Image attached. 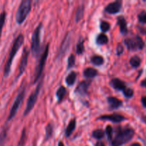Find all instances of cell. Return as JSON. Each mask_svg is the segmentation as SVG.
<instances>
[{
    "instance_id": "8",
    "label": "cell",
    "mask_w": 146,
    "mask_h": 146,
    "mask_svg": "<svg viewBox=\"0 0 146 146\" xmlns=\"http://www.w3.org/2000/svg\"><path fill=\"white\" fill-rule=\"evenodd\" d=\"M43 24L40 23L36 28L34 30L31 38V50L33 56H36L38 54L41 45V31L42 29Z\"/></svg>"
},
{
    "instance_id": "4",
    "label": "cell",
    "mask_w": 146,
    "mask_h": 146,
    "mask_svg": "<svg viewBox=\"0 0 146 146\" xmlns=\"http://www.w3.org/2000/svg\"><path fill=\"white\" fill-rule=\"evenodd\" d=\"M25 94L26 87L21 86V89H20L19 94H17V97H16L14 103H13L12 106H11V109H10L9 114L8 115V118H7V122H9V121H10L11 120H12L13 118L15 117L16 114L18 112L20 106H21V104H22L23 101H24V97H25Z\"/></svg>"
},
{
    "instance_id": "20",
    "label": "cell",
    "mask_w": 146,
    "mask_h": 146,
    "mask_svg": "<svg viewBox=\"0 0 146 146\" xmlns=\"http://www.w3.org/2000/svg\"><path fill=\"white\" fill-rule=\"evenodd\" d=\"M66 93V88L64 86H61L58 88V90L56 91V95L58 103H60L63 99H64Z\"/></svg>"
},
{
    "instance_id": "1",
    "label": "cell",
    "mask_w": 146,
    "mask_h": 146,
    "mask_svg": "<svg viewBox=\"0 0 146 146\" xmlns=\"http://www.w3.org/2000/svg\"><path fill=\"white\" fill-rule=\"evenodd\" d=\"M135 131L132 128L119 127L117 128L115 137L112 140L111 146H122L124 144L128 143L133 139Z\"/></svg>"
},
{
    "instance_id": "35",
    "label": "cell",
    "mask_w": 146,
    "mask_h": 146,
    "mask_svg": "<svg viewBox=\"0 0 146 146\" xmlns=\"http://www.w3.org/2000/svg\"><path fill=\"white\" fill-rule=\"evenodd\" d=\"M124 51V48L121 44H118V46H117L116 48V54L117 56H121V54L123 53Z\"/></svg>"
},
{
    "instance_id": "25",
    "label": "cell",
    "mask_w": 146,
    "mask_h": 146,
    "mask_svg": "<svg viewBox=\"0 0 146 146\" xmlns=\"http://www.w3.org/2000/svg\"><path fill=\"white\" fill-rule=\"evenodd\" d=\"M141 64V59L138 56H133L130 59V64L133 68H138Z\"/></svg>"
},
{
    "instance_id": "22",
    "label": "cell",
    "mask_w": 146,
    "mask_h": 146,
    "mask_svg": "<svg viewBox=\"0 0 146 146\" xmlns=\"http://www.w3.org/2000/svg\"><path fill=\"white\" fill-rule=\"evenodd\" d=\"M84 9H85V7H84V5H80L78 7L75 15L76 22H78L83 18L84 15Z\"/></svg>"
},
{
    "instance_id": "18",
    "label": "cell",
    "mask_w": 146,
    "mask_h": 146,
    "mask_svg": "<svg viewBox=\"0 0 146 146\" xmlns=\"http://www.w3.org/2000/svg\"><path fill=\"white\" fill-rule=\"evenodd\" d=\"M98 75V71L94 68H86L84 71V76L86 78H93Z\"/></svg>"
},
{
    "instance_id": "21",
    "label": "cell",
    "mask_w": 146,
    "mask_h": 146,
    "mask_svg": "<svg viewBox=\"0 0 146 146\" xmlns=\"http://www.w3.org/2000/svg\"><path fill=\"white\" fill-rule=\"evenodd\" d=\"M76 73L72 71V72L70 73L68 76L66 78V83L67 85L68 86H71L74 85L76 82Z\"/></svg>"
},
{
    "instance_id": "12",
    "label": "cell",
    "mask_w": 146,
    "mask_h": 146,
    "mask_svg": "<svg viewBox=\"0 0 146 146\" xmlns=\"http://www.w3.org/2000/svg\"><path fill=\"white\" fill-rule=\"evenodd\" d=\"M90 85H91V81H81L77 86L75 90V93L81 96L86 95Z\"/></svg>"
},
{
    "instance_id": "38",
    "label": "cell",
    "mask_w": 146,
    "mask_h": 146,
    "mask_svg": "<svg viewBox=\"0 0 146 146\" xmlns=\"http://www.w3.org/2000/svg\"><path fill=\"white\" fill-rule=\"evenodd\" d=\"M141 86H143V87H146V80H144L143 81H142L141 84Z\"/></svg>"
},
{
    "instance_id": "2",
    "label": "cell",
    "mask_w": 146,
    "mask_h": 146,
    "mask_svg": "<svg viewBox=\"0 0 146 146\" xmlns=\"http://www.w3.org/2000/svg\"><path fill=\"white\" fill-rule=\"evenodd\" d=\"M24 42V36L22 34H20L17 36V38L14 40L13 45L11 46V50H10L8 58L7 60L5 66H4V77L7 78L9 76L10 72H11V65H12L13 60H14V57H15L16 54H17L19 50L21 47Z\"/></svg>"
},
{
    "instance_id": "16",
    "label": "cell",
    "mask_w": 146,
    "mask_h": 146,
    "mask_svg": "<svg viewBox=\"0 0 146 146\" xmlns=\"http://www.w3.org/2000/svg\"><path fill=\"white\" fill-rule=\"evenodd\" d=\"M107 101L109 105V108L111 109H117L123 106V101L121 100L118 99L116 97L110 96L107 98Z\"/></svg>"
},
{
    "instance_id": "11",
    "label": "cell",
    "mask_w": 146,
    "mask_h": 146,
    "mask_svg": "<svg viewBox=\"0 0 146 146\" xmlns=\"http://www.w3.org/2000/svg\"><path fill=\"white\" fill-rule=\"evenodd\" d=\"M121 8H122V1L117 0L109 3L108 5L106 6L104 10L106 12L109 14H115L120 12Z\"/></svg>"
},
{
    "instance_id": "6",
    "label": "cell",
    "mask_w": 146,
    "mask_h": 146,
    "mask_svg": "<svg viewBox=\"0 0 146 146\" xmlns=\"http://www.w3.org/2000/svg\"><path fill=\"white\" fill-rule=\"evenodd\" d=\"M48 48H49V44H47L45 47V49H44V52L42 53V54L40 56L39 60L38 61V64H37L36 66L35 71H34V84L36 83L38 80H41L40 78L41 76V74H42L43 70H44V65L46 64V61L47 57H48Z\"/></svg>"
},
{
    "instance_id": "23",
    "label": "cell",
    "mask_w": 146,
    "mask_h": 146,
    "mask_svg": "<svg viewBox=\"0 0 146 146\" xmlns=\"http://www.w3.org/2000/svg\"><path fill=\"white\" fill-rule=\"evenodd\" d=\"M91 62L95 66H101L104 64V58L99 55L93 56L91 58Z\"/></svg>"
},
{
    "instance_id": "33",
    "label": "cell",
    "mask_w": 146,
    "mask_h": 146,
    "mask_svg": "<svg viewBox=\"0 0 146 146\" xmlns=\"http://www.w3.org/2000/svg\"><path fill=\"white\" fill-rule=\"evenodd\" d=\"M138 19L141 24H146V11H142L138 14Z\"/></svg>"
},
{
    "instance_id": "29",
    "label": "cell",
    "mask_w": 146,
    "mask_h": 146,
    "mask_svg": "<svg viewBox=\"0 0 146 146\" xmlns=\"http://www.w3.org/2000/svg\"><path fill=\"white\" fill-rule=\"evenodd\" d=\"M84 40L80 39L76 44V53L77 54H82L84 53Z\"/></svg>"
},
{
    "instance_id": "31",
    "label": "cell",
    "mask_w": 146,
    "mask_h": 146,
    "mask_svg": "<svg viewBox=\"0 0 146 146\" xmlns=\"http://www.w3.org/2000/svg\"><path fill=\"white\" fill-rule=\"evenodd\" d=\"M105 133L106 134L107 138H108V141H111L113 140V129L111 125H108L106 128Z\"/></svg>"
},
{
    "instance_id": "28",
    "label": "cell",
    "mask_w": 146,
    "mask_h": 146,
    "mask_svg": "<svg viewBox=\"0 0 146 146\" xmlns=\"http://www.w3.org/2000/svg\"><path fill=\"white\" fill-rule=\"evenodd\" d=\"M7 138V129L4 128L0 132V146H4Z\"/></svg>"
},
{
    "instance_id": "40",
    "label": "cell",
    "mask_w": 146,
    "mask_h": 146,
    "mask_svg": "<svg viewBox=\"0 0 146 146\" xmlns=\"http://www.w3.org/2000/svg\"><path fill=\"white\" fill-rule=\"evenodd\" d=\"M58 146H64V143H63L62 141H59V142H58Z\"/></svg>"
},
{
    "instance_id": "30",
    "label": "cell",
    "mask_w": 146,
    "mask_h": 146,
    "mask_svg": "<svg viewBox=\"0 0 146 146\" xmlns=\"http://www.w3.org/2000/svg\"><path fill=\"white\" fill-rule=\"evenodd\" d=\"M100 29H101V31L103 33L107 32L111 29V24L108 22H107V21H101V24H100Z\"/></svg>"
},
{
    "instance_id": "14",
    "label": "cell",
    "mask_w": 146,
    "mask_h": 146,
    "mask_svg": "<svg viewBox=\"0 0 146 146\" xmlns=\"http://www.w3.org/2000/svg\"><path fill=\"white\" fill-rule=\"evenodd\" d=\"M70 42H71V37H70V34H67V35L66 36L64 39L63 40L62 44H61V47H60L59 51H58V56H57L58 58L61 57V56H63L66 52V50L68 49V47H69Z\"/></svg>"
},
{
    "instance_id": "9",
    "label": "cell",
    "mask_w": 146,
    "mask_h": 146,
    "mask_svg": "<svg viewBox=\"0 0 146 146\" xmlns=\"http://www.w3.org/2000/svg\"><path fill=\"white\" fill-rule=\"evenodd\" d=\"M29 54V51L27 49V47H24V49H23V53L22 55H21V60H20L19 65L18 68V74H17V77H16V81L21 76L24 72L25 71L26 68L27 66V64H28V57Z\"/></svg>"
},
{
    "instance_id": "26",
    "label": "cell",
    "mask_w": 146,
    "mask_h": 146,
    "mask_svg": "<svg viewBox=\"0 0 146 146\" xmlns=\"http://www.w3.org/2000/svg\"><path fill=\"white\" fill-rule=\"evenodd\" d=\"M105 131H103L101 129H97L95 130V131H93L92 133V136L93 138H96V139L101 140L102 138H104L105 136Z\"/></svg>"
},
{
    "instance_id": "36",
    "label": "cell",
    "mask_w": 146,
    "mask_h": 146,
    "mask_svg": "<svg viewBox=\"0 0 146 146\" xmlns=\"http://www.w3.org/2000/svg\"><path fill=\"white\" fill-rule=\"evenodd\" d=\"M141 103H142L143 106L145 108H146V97L143 96L141 98Z\"/></svg>"
},
{
    "instance_id": "15",
    "label": "cell",
    "mask_w": 146,
    "mask_h": 146,
    "mask_svg": "<svg viewBox=\"0 0 146 146\" xmlns=\"http://www.w3.org/2000/svg\"><path fill=\"white\" fill-rule=\"evenodd\" d=\"M117 23H118V25L119 26L120 32L122 34H123V35L128 34V24H127V21L125 17H123V16L118 17L117 18Z\"/></svg>"
},
{
    "instance_id": "3",
    "label": "cell",
    "mask_w": 146,
    "mask_h": 146,
    "mask_svg": "<svg viewBox=\"0 0 146 146\" xmlns=\"http://www.w3.org/2000/svg\"><path fill=\"white\" fill-rule=\"evenodd\" d=\"M31 0H23L20 3L16 13V21L19 25L24 23L31 11Z\"/></svg>"
},
{
    "instance_id": "37",
    "label": "cell",
    "mask_w": 146,
    "mask_h": 146,
    "mask_svg": "<svg viewBox=\"0 0 146 146\" xmlns=\"http://www.w3.org/2000/svg\"><path fill=\"white\" fill-rule=\"evenodd\" d=\"M96 146H106L104 145V143L103 142H101V141H98L96 144Z\"/></svg>"
},
{
    "instance_id": "10",
    "label": "cell",
    "mask_w": 146,
    "mask_h": 146,
    "mask_svg": "<svg viewBox=\"0 0 146 146\" xmlns=\"http://www.w3.org/2000/svg\"><path fill=\"white\" fill-rule=\"evenodd\" d=\"M97 120H98V121H109L113 123H121L125 121L126 118L123 115H121V114L113 113L111 115H101V116L98 117Z\"/></svg>"
},
{
    "instance_id": "19",
    "label": "cell",
    "mask_w": 146,
    "mask_h": 146,
    "mask_svg": "<svg viewBox=\"0 0 146 146\" xmlns=\"http://www.w3.org/2000/svg\"><path fill=\"white\" fill-rule=\"evenodd\" d=\"M108 38L104 33H101V34H99L97 36L96 39V43L98 46L105 45V44H108Z\"/></svg>"
},
{
    "instance_id": "13",
    "label": "cell",
    "mask_w": 146,
    "mask_h": 146,
    "mask_svg": "<svg viewBox=\"0 0 146 146\" xmlns=\"http://www.w3.org/2000/svg\"><path fill=\"white\" fill-rule=\"evenodd\" d=\"M110 84L114 89L117 90V91H123L126 88L125 83L118 78L111 79V81H110Z\"/></svg>"
},
{
    "instance_id": "27",
    "label": "cell",
    "mask_w": 146,
    "mask_h": 146,
    "mask_svg": "<svg viewBox=\"0 0 146 146\" xmlns=\"http://www.w3.org/2000/svg\"><path fill=\"white\" fill-rule=\"evenodd\" d=\"M6 17H7V13H6L5 11H2L0 14V39H1L3 27H4V24H5Z\"/></svg>"
},
{
    "instance_id": "5",
    "label": "cell",
    "mask_w": 146,
    "mask_h": 146,
    "mask_svg": "<svg viewBox=\"0 0 146 146\" xmlns=\"http://www.w3.org/2000/svg\"><path fill=\"white\" fill-rule=\"evenodd\" d=\"M44 76H42L41 79L40 80L39 84L37 85L36 88H35L34 92L29 96V97L28 100H27V106H26L25 111L24 112V115L26 116V115H28L30 112L31 111V110L34 108V106H35L36 103L37 99H38V96L39 95L40 91H41V88L42 87L43 83H44Z\"/></svg>"
},
{
    "instance_id": "24",
    "label": "cell",
    "mask_w": 146,
    "mask_h": 146,
    "mask_svg": "<svg viewBox=\"0 0 146 146\" xmlns=\"http://www.w3.org/2000/svg\"><path fill=\"white\" fill-rule=\"evenodd\" d=\"M45 131V141H46L51 138L53 133H54V126H53L52 124L48 123L46 126Z\"/></svg>"
},
{
    "instance_id": "34",
    "label": "cell",
    "mask_w": 146,
    "mask_h": 146,
    "mask_svg": "<svg viewBox=\"0 0 146 146\" xmlns=\"http://www.w3.org/2000/svg\"><path fill=\"white\" fill-rule=\"evenodd\" d=\"M123 95L125 96V97L129 98H132L134 95V91L132 88H126L125 90L123 91Z\"/></svg>"
},
{
    "instance_id": "39",
    "label": "cell",
    "mask_w": 146,
    "mask_h": 146,
    "mask_svg": "<svg viewBox=\"0 0 146 146\" xmlns=\"http://www.w3.org/2000/svg\"><path fill=\"white\" fill-rule=\"evenodd\" d=\"M131 146H141V145H140L139 143H133Z\"/></svg>"
},
{
    "instance_id": "7",
    "label": "cell",
    "mask_w": 146,
    "mask_h": 146,
    "mask_svg": "<svg viewBox=\"0 0 146 146\" xmlns=\"http://www.w3.org/2000/svg\"><path fill=\"white\" fill-rule=\"evenodd\" d=\"M124 44L129 51H135L142 50L145 46V43L140 36L127 38L124 40Z\"/></svg>"
},
{
    "instance_id": "17",
    "label": "cell",
    "mask_w": 146,
    "mask_h": 146,
    "mask_svg": "<svg viewBox=\"0 0 146 146\" xmlns=\"http://www.w3.org/2000/svg\"><path fill=\"white\" fill-rule=\"evenodd\" d=\"M76 126V121L75 118H73L70 121V122L68 123V125H67L65 131V135L66 137L68 138L71 134L73 133V132L75 130Z\"/></svg>"
},
{
    "instance_id": "32",
    "label": "cell",
    "mask_w": 146,
    "mask_h": 146,
    "mask_svg": "<svg viewBox=\"0 0 146 146\" xmlns=\"http://www.w3.org/2000/svg\"><path fill=\"white\" fill-rule=\"evenodd\" d=\"M76 63V57L74 54H71L68 58V65H67V68L69 69L75 66Z\"/></svg>"
}]
</instances>
